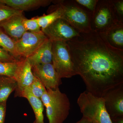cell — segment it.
I'll list each match as a JSON object with an SVG mask.
<instances>
[{
	"label": "cell",
	"mask_w": 123,
	"mask_h": 123,
	"mask_svg": "<svg viewBox=\"0 0 123 123\" xmlns=\"http://www.w3.org/2000/svg\"><path fill=\"white\" fill-rule=\"evenodd\" d=\"M77 75L86 91L102 97L123 82V50L113 47L102 34L91 31L66 42Z\"/></svg>",
	"instance_id": "6da1fadb"
},
{
	"label": "cell",
	"mask_w": 123,
	"mask_h": 123,
	"mask_svg": "<svg viewBox=\"0 0 123 123\" xmlns=\"http://www.w3.org/2000/svg\"><path fill=\"white\" fill-rule=\"evenodd\" d=\"M41 100L46 107L49 123H63L68 118L70 108V101L59 88L55 90L46 89Z\"/></svg>",
	"instance_id": "7a4b0ae2"
},
{
	"label": "cell",
	"mask_w": 123,
	"mask_h": 123,
	"mask_svg": "<svg viewBox=\"0 0 123 123\" xmlns=\"http://www.w3.org/2000/svg\"><path fill=\"white\" fill-rule=\"evenodd\" d=\"M63 10L61 18L81 33H89L92 13L75 2V0H52Z\"/></svg>",
	"instance_id": "3957f363"
},
{
	"label": "cell",
	"mask_w": 123,
	"mask_h": 123,
	"mask_svg": "<svg viewBox=\"0 0 123 123\" xmlns=\"http://www.w3.org/2000/svg\"><path fill=\"white\" fill-rule=\"evenodd\" d=\"M77 103L83 117L92 123H112L102 97L95 96L86 91L80 94Z\"/></svg>",
	"instance_id": "277c9868"
},
{
	"label": "cell",
	"mask_w": 123,
	"mask_h": 123,
	"mask_svg": "<svg viewBox=\"0 0 123 123\" xmlns=\"http://www.w3.org/2000/svg\"><path fill=\"white\" fill-rule=\"evenodd\" d=\"M119 22L112 0H98L91 15V31L102 34Z\"/></svg>",
	"instance_id": "5b68a950"
},
{
	"label": "cell",
	"mask_w": 123,
	"mask_h": 123,
	"mask_svg": "<svg viewBox=\"0 0 123 123\" xmlns=\"http://www.w3.org/2000/svg\"><path fill=\"white\" fill-rule=\"evenodd\" d=\"M52 64L61 78H70L77 75L66 42H52Z\"/></svg>",
	"instance_id": "8992f818"
},
{
	"label": "cell",
	"mask_w": 123,
	"mask_h": 123,
	"mask_svg": "<svg viewBox=\"0 0 123 123\" xmlns=\"http://www.w3.org/2000/svg\"><path fill=\"white\" fill-rule=\"evenodd\" d=\"M42 31L52 42H67L79 37L81 33L64 19L60 18Z\"/></svg>",
	"instance_id": "52a82bcc"
},
{
	"label": "cell",
	"mask_w": 123,
	"mask_h": 123,
	"mask_svg": "<svg viewBox=\"0 0 123 123\" xmlns=\"http://www.w3.org/2000/svg\"><path fill=\"white\" fill-rule=\"evenodd\" d=\"M48 39L42 31L37 32L27 31L19 39L15 40L16 51L21 59L27 58Z\"/></svg>",
	"instance_id": "ba28073f"
},
{
	"label": "cell",
	"mask_w": 123,
	"mask_h": 123,
	"mask_svg": "<svg viewBox=\"0 0 123 123\" xmlns=\"http://www.w3.org/2000/svg\"><path fill=\"white\" fill-rule=\"evenodd\" d=\"M102 97L111 119L123 117V82L110 88Z\"/></svg>",
	"instance_id": "9c48e42d"
},
{
	"label": "cell",
	"mask_w": 123,
	"mask_h": 123,
	"mask_svg": "<svg viewBox=\"0 0 123 123\" xmlns=\"http://www.w3.org/2000/svg\"><path fill=\"white\" fill-rule=\"evenodd\" d=\"M32 71L34 76L39 79L47 89L56 90L62 84V79L52 63L32 66Z\"/></svg>",
	"instance_id": "30bf717a"
},
{
	"label": "cell",
	"mask_w": 123,
	"mask_h": 123,
	"mask_svg": "<svg viewBox=\"0 0 123 123\" xmlns=\"http://www.w3.org/2000/svg\"><path fill=\"white\" fill-rule=\"evenodd\" d=\"M13 77L17 84L15 97H18L21 92L30 85L35 77L27 58H21L19 60Z\"/></svg>",
	"instance_id": "8fae6325"
},
{
	"label": "cell",
	"mask_w": 123,
	"mask_h": 123,
	"mask_svg": "<svg viewBox=\"0 0 123 123\" xmlns=\"http://www.w3.org/2000/svg\"><path fill=\"white\" fill-rule=\"evenodd\" d=\"M25 18L23 13L14 15L1 23L0 27L12 39L17 40L27 31L23 24Z\"/></svg>",
	"instance_id": "7c38bea8"
},
{
	"label": "cell",
	"mask_w": 123,
	"mask_h": 123,
	"mask_svg": "<svg viewBox=\"0 0 123 123\" xmlns=\"http://www.w3.org/2000/svg\"><path fill=\"white\" fill-rule=\"evenodd\" d=\"M32 66L52 63V42L48 39L33 55L27 58Z\"/></svg>",
	"instance_id": "4fadbf2b"
},
{
	"label": "cell",
	"mask_w": 123,
	"mask_h": 123,
	"mask_svg": "<svg viewBox=\"0 0 123 123\" xmlns=\"http://www.w3.org/2000/svg\"><path fill=\"white\" fill-rule=\"evenodd\" d=\"M5 5L17 10L31 11L49 5L51 0H1Z\"/></svg>",
	"instance_id": "5bb4252c"
},
{
	"label": "cell",
	"mask_w": 123,
	"mask_h": 123,
	"mask_svg": "<svg viewBox=\"0 0 123 123\" xmlns=\"http://www.w3.org/2000/svg\"><path fill=\"white\" fill-rule=\"evenodd\" d=\"M102 34L111 46L123 50V22L118 23Z\"/></svg>",
	"instance_id": "9a60e30c"
},
{
	"label": "cell",
	"mask_w": 123,
	"mask_h": 123,
	"mask_svg": "<svg viewBox=\"0 0 123 123\" xmlns=\"http://www.w3.org/2000/svg\"><path fill=\"white\" fill-rule=\"evenodd\" d=\"M18 97L26 98L30 104L35 115V119L33 123H44V105L41 99L33 96L26 89L21 92Z\"/></svg>",
	"instance_id": "2e32d148"
},
{
	"label": "cell",
	"mask_w": 123,
	"mask_h": 123,
	"mask_svg": "<svg viewBox=\"0 0 123 123\" xmlns=\"http://www.w3.org/2000/svg\"><path fill=\"white\" fill-rule=\"evenodd\" d=\"M17 87V82L13 77L0 76V103L7 102L9 96Z\"/></svg>",
	"instance_id": "e0dca14e"
},
{
	"label": "cell",
	"mask_w": 123,
	"mask_h": 123,
	"mask_svg": "<svg viewBox=\"0 0 123 123\" xmlns=\"http://www.w3.org/2000/svg\"><path fill=\"white\" fill-rule=\"evenodd\" d=\"M52 6L48 14L37 17L41 30L45 29L56 20L61 18L63 12L61 7L57 4Z\"/></svg>",
	"instance_id": "ac0fdd59"
},
{
	"label": "cell",
	"mask_w": 123,
	"mask_h": 123,
	"mask_svg": "<svg viewBox=\"0 0 123 123\" xmlns=\"http://www.w3.org/2000/svg\"><path fill=\"white\" fill-rule=\"evenodd\" d=\"M15 43V40L9 37L0 27V47L19 60L21 58L16 51Z\"/></svg>",
	"instance_id": "d6986e66"
},
{
	"label": "cell",
	"mask_w": 123,
	"mask_h": 123,
	"mask_svg": "<svg viewBox=\"0 0 123 123\" xmlns=\"http://www.w3.org/2000/svg\"><path fill=\"white\" fill-rule=\"evenodd\" d=\"M26 89L33 96L40 99L46 90L42 82L35 76L33 82Z\"/></svg>",
	"instance_id": "ffe728a7"
},
{
	"label": "cell",
	"mask_w": 123,
	"mask_h": 123,
	"mask_svg": "<svg viewBox=\"0 0 123 123\" xmlns=\"http://www.w3.org/2000/svg\"><path fill=\"white\" fill-rule=\"evenodd\" d=\"M18 61L13 63H5L0 61V75L13 77L17 68Z\"/></svg>",
	"instance_id": "44dd1931"
},
{
	"label": "cell",
	"mask_w": 123,
	"mask_h": 123,
	"mask_svg": "<svg viewBox=\"0 0 123 123\" xmlns=\"http://www.w3.org/2000/svg\"><path fill=\"white\" fill-rule=\"evenodd\" d=\"M23 12L7 6H0V24L14 15L23 13Z\"/></svg>",
	"instance_id": "7402d4cb"
},
{
	"label": "cell",
	"mask_w": 123,
	"mask_h": 123,
	"mask_svg": "<svg viewBox=\"0 0 123 123\" xmlns=\"http://www.w3.org/2000/svg\"><path fill=\"white\" fill-rule=\"evenodd\" d=\"M24 26L26 31L37 32L42 31L38 23L37 17L27 19L25 18L23 21Z\"/></svg>",
	"instance_id": "603a6c76"
},
{
	"label": "cell",
	"mask_w": 123,
	"mask_h": 123,
	"mask_svg": "<svg viewBox=\"0 0 123 123\" xmlns=\"http://www.w3.org/2000/svg\"><path fill=\"white\" fill-rule=\"evenodd\" d=\"M98 0H75V2L86 9L93 12L94 11Z\"/></svg>",
	"instance_id": "cb8c5ba5"
},
{
	"label": "cell",
	"mask_w": 123,
	"mask_h": 123,
	"mask_svg": "<svg viewBox=\"0 0 123 123\" xmlns=\"http://www.w3.org/2000/svg\"><path fill=\"white\" fill-rule=\"evenodd\" d=\"M112 4L119 21L123 22V0H111Z\"/></svg>",
	"instance_id": "d4e9b609"
},
{
	"label": "cell",
	"mask_w": 123,
	"mask_h": 123,
	"mask_svg": "<svg viewBox=\"0 0 123 123\" xmlns=\"http://www.w3.org/2000/svg\"><path fill=\"white\" fill-rule=\"evenodd\" d=\"M7 51L0 47V61L5 63H13L18 61Z\"/></svg>",
	"instance_id": "484cf974"
},
{
	"label": "cell",
	"mask_w": 123,
	"mask_h": 123,
	"mask_svg": "<svg viewBox=\"0 0 123 123\" xmlns=\"http://www.w3.org/2000/svg\"><path fill=\"white\" fill-rule=\"evenodd\" d=\"M6 102L0 103V123H5Z\"/></svg>",
	"instance_id": "4316f807"
},
{
	"label": "cell",
	"mask_w": 123,
	"mask_h": 123,
	"mask_svg": "<svg viewBox=\"0 0 123 123\" xmlns=\"http://www.w3.org/2000/svg\"><path fill=\"white\" fill-rule=\"evenodd\" d=\"M112 123H123V117L111 119Z\"/></svg>",
	"instance_id": "83f0119b"
},
{
	"label": "cell",
	"mask_w": 123,
	"mask_h": 123,
	"mask_svg": "<svg viewBox=\"0 0 123 123\" xmlns=\"http://www.w3.org/2000/svg\"><path fill=\"white\" fill-rule=\"evenodd\" d=\"M76 123H93L86 118L82 117V118Z\"/></svg>",
	"instance_id": "f1b7e54d"
},
{
	"label": "cell",
	"mask_w": 123,
	"mask_h": 123,
	"mask_svg": "<svg viewBox=\"0 0 123 123\" xmlns=\"http://www.w3.org/2000/svg\"><path fill=\"white\" fill-rule=\"evenodd\" d=\"M6 6V5L2 2L1 0H0V6Z\"/></svg>",
	"instance_id": "f546056e"
},
{
	"label": "cell",
	"mask_w": 123,
	"mask_h": 123,
	"mask_svg": "<svg viewBox=\"0 0 123 123\" xmlns=\"http://www.w3.org/2000/svg\"><path fill=\"white\" fill-rule=\"evenodd\" d=\"M0 76H1V75H0Z\"/></svg>",
	"instance_id": "4dcf8cb0"
}]
</instances>
